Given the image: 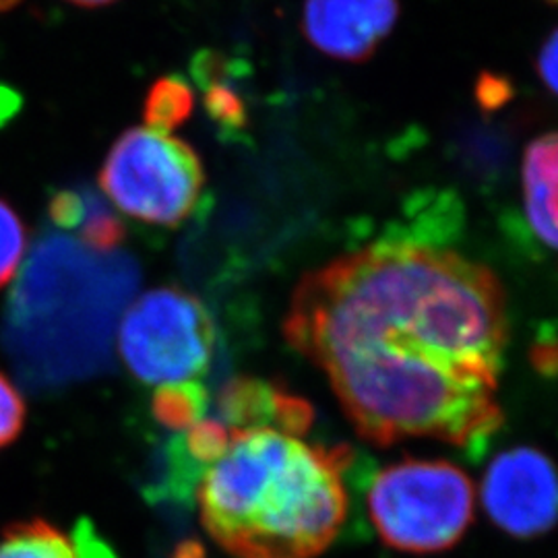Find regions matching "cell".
Returning <instances> with one entry per match:
<instances>
[{
	"label": "cell",
	"mask_w": 558,
	"mask_h": 558,
	"mask_svg": "<svg viewBox=\"0 0 558 558\" xmlns=\"http://www.w3.org/2000/svg\"><path fill=\"white\" fill-rule=\"evenodd\" d=\"M507 300L482 263L379 240L300 279L283 333L331 383L362 439L482 453L502 426Z\"/></svg>",
	"instance_id": "1"
},
{
	"label": "cell",
	"mask_w": 558,
	"mask_h": 558,
	"mask_svg": "<svg viewBox=\"0 0 558 558\" xmlns=\"http://www.w3.org/2000/svg\"><path fill=\"white\" fill-rule=\"evenodd\" d=\"M345 445L319 447L274 428H230L226 453L197 484L201 521L239 558H313L348 513Z\"/></svg>",
	"instance_id": "2"
},
{
	"label": "cell",
	"mask_w": 558,
	"mask_h": 558,
	"mask_svg": "<svg viewBox=\"0 0 558 558\" xmlns=\"http://www.w3.org/2000/svg\"><path fill=\"white\" fill-rule=\"evenodd\" d=\"M366 502L389 548L433 555L463 538L474 519L476 490L470 476L449 461L408 458L380 470Z\"/></svg>",
	"instance_id": "3"
},
{
	"label": "cell",
	"mask_w": 558,
	"mask_h": 558,
	"mask_svg": "<svg viewBox=\"0 0 558 558\" xmlns=\"http://www.w3.org/2000/svg\"><path fill=\"white\" fill-rule=\"evenodd\" d=\"M203 184L197 151L149 126L124 131L100 170L101 191L122 214L168 228L193 214Z\"/></svg>",
	"instance_id": "4"
},
{
	"label": "cell",
	"mask_w": 558,
	"mask_h": 558,
	"mask_svg": "<svg viewBox=\"0 0 558 558\" xmlns=\"http://www.w3.org/2000/svg\"><path fill=\"white\" fill-rule=\"evenodd\" d=\"M119 352L129 371L143 383L193 380L207 371L214 354V323L193 294L156 288L122 315Z\"/></svg>",
	"instance_id": "5"
},
{
	"label": "cell",
	"mask_w": 558,
	"mask_h": 558,
	"mask_svg": "<svg viewBox=\"0 0 558 558\" xmlns=\"http://www.w3.org/2000/svg\"><path fill=\"white\" fill-rule=\"evenodd\" d=\"M480 499L488 518L505 534L538 538L557 519L555 465L532 447L505 451L488 465Z\"/></svg>",
	"instance_id": "6"
},
{
	"label": "cell",
	"mask_w": 558,
	"mask_h": 558,
	"mask_svg": "<svg viewBox=\"0 0 558 558\" xmlns=\"http://www.w3.org/2000/svg\"><path fill=\"white\" fill-rule=\"evenodd\" d=\"M399 17V0H304L302 32L323 54L345 62L371 59Z\"/></svg>",
	"instance_id": "7"
},
{
	"label": "cell",
	"mask_w": 558,
	"mask_h": 558,
	"mask_svg": "<svg viewBox=\"0 0 558 558\" xmlns=\"http://www.w3.org/2000/svg\"><path fill=\"white\" fill-rule=\"evenodd\" d=\"M0 558H114L112 550L96 538L87 523H81L75 536H64L44 519L20 521L0 536Z\"/></svg>",
	"instance_id": "8"
},
{
	"label": "cell",
	"mask_w": 558,
	"mask_h": 558,
	"mask_svg": "<svg viewBox=\"0 0 558 558\" xmlns=\"http://www.w3.org/2000/svg\"><path fill=\"white\" fill-rule=\"evenodd\" d=\"M557 163L555 133L532 141L523 156V195L527 223L548 248L557 246Z\"/></svg>",
	"instance_id": "9"
},
{
	"label": "cell",
	"mask_w": 558,
	"mask_h": 558,
	"mask_svg": "<svg viewBox=\"0 0 558 558\" xmlns=\"http://www.w3.org/2000/svg\"><path fill=\"white\" fill-rule=\"evenodd\" d=\"M286 391L259 379L230 380L218 399V412L223 424L239 430L246 428H274L278 408Z\"/></svg>",
	"instance_id": "10"
},
{
	"label": "cell",
	"mask_w": 558,
	"mask_h": 558,
	"mask_svg": "<svg viewBox=\"0 0 558 558\" xmlns=\"http://www.w3.org/2000/svg\"><path fill=\"white\" fill-rule=\"evenodd\" d=\"M195 108L193 87L177 75L156 81L145 98V126L170 133L191 119Z\"/></svg>",
	"instance_id": "11"
},
{
	"label": "cell",
	"mask_w": 558,
	"mask_h": 558,
	"mask_svg": "<svg viewBox=\"0 0 558 558\" xmlns=\"http://www.w3.org/2000/svg\"><path fill=\"white\" fill-rule=\"evenodd\" d=\"M209 405L205 387L195 380L161 385L154 396L151 412L161 426L170 430H189L203 420Z\"/></svg>",
	"instance_id": "12"
},
{
	"label": "cell",
	"mask_w": 558,
	"mask_h": 558,
	"mask_svg": "<svg viewBox=\"0 0 558 558\" xmlns=\"http://www.w3.org/2000/svg\"><path fill=\"white\" fill-rule=\"evenodd\" d=\"M223 77L201 85L205 89L203 104H205L209 119L214 120V124L220 126L221 133L228 137H234V135H240L248 124L246 104L242 100L239 92L234 87H230Z\"/></svg>",
	"instance_id": "13"
},
{
	"label": "cell",
	"mask_w": 558,
	"mask_h": 558,
	"mask_svg": "<svg viewBox=\"0 0 558 558\" xmlns=\"http://www.w3.org/2000/svg\"><path fill=\"white\" fill-rule=\"evenodd\" d=\"M81 244L94 253H112L126 236L122 221L108 211V207L96 195L87 193V211L81 221Z\"/></svg>",
	"instance_id": "14"
},
{
	"label": "cell",
	"mask_w": 558,
	"mask_h": 558,
	"mask_svg": "<svg viewBox=\"0 0 558 558\" xmlns=\"http://www.w3.org/2000/svg\"><path fill=\"white\" fill-rule=\"evenodd\" d=\"M27 248V230L17 211L0 199V288L17 276Z\"/></svg>",
	"instance_id": "15"
},
{
	"label": "cell",
	"mask_w": 558,
	"mask_h": 558,
	"mask_svg": "<svg viewBox=\"0 0 558 558\" xmlns=\"http://www.w3.org/2000/svg\"><path fill=\"white\" fill-rule=\"evenodd\" d=\"M184 433L182 451L201 468L218 461L230 445V428L220 420H201Z\"/></svg>",
	"instance_id": "16"
},
{
	"label": "cell",
	"mask_w": 558,
	"mask_h": 558,
	"mask_svg": "<svg viewBox=\"0 0 558 558\" xmlns=\"http://www.w3.org/2000/svg\"><path fill=\"white\" fill-rule=\"evenodd\" d=\"M25 424V401L20 389L0 373V449L17 439Z\"/></svg>",
	"instance_id": "17"
},
{
	"label": "cell",
	"mask_w": 558,
	"mask_h": 558,
	"mask_svg": "<svg viewBox=\"0 0 558 558\" xmlns=\"http://www.w3.org/2000/svg\"><path fill=\"white\" fill-rule=\"evenodd\" d=\"M87 211V193L60 191L50 199V220L64 230H80Z\"/></svg>",
	"instance_id": "18"
},
{
	"label": "cell",
	"mask_w": 558,
	"mask_h": 558,
	"mask_svg": "<svg viewBox=\"0 0 558 558\" xmlns=\"http://www.w3.org/2000/svg\"><path fill=\"white\" fill-rule=\"evenodd\" d=\"M513 98V85L511 81L495 73H482L476 83V101L480 108L486 112H495L502 106H507Z\"/></svg>",
	"instance_id": "19"
},
{
	"label": "cell",
	"mask_w": 558,
	"mask_h": 558,
	"mask_svg": "<svg viewBox=\"0 0 558 558\" xmlns=\"http://www.w3.org/2000/svg\"><path fill=\"white\" fill-rule=\"evenodd\" d=\"M558 41L557 34L553 32L550 38L542 46L538 54V75L539 80L546 83L548 92L555 94L557 92V62H558Z\"/></svg>",
	"instance_id": "20"
},
{
	"label": "cell",
	"mask_w": 558,
	"mask_h": 558,
	"mask_svg": "<svg viewBox=\"0 0 558 558\" xmlns=\"http://www.w3.org/2000/svg\"><path fill=\"white\" fill-rule=\"evenodd\" d=\"M532 362H534L536 371L542 373L544 377L555 375V371H557V343H555L553 333L548 338L536 341V345L532 348Z\"/></svg>",
	"instance_id": "21"
},
{
	"label": "cell",
	"mask_w": 558,
	"mask_h": 558,
	"mask_svg": "<svg viewBox=\"0 0 558 558\" xmlns=\"http://www.w3.org/2000/svg\"><path fill=\"white\" fill-rule=\"evenodd\" d=\"M179 558H203V548L197 542H186L179 548Z\"/></svg>",
	"instance_id": "22"
},
{
	"label": "cell",
	"mask_w": 558,
	"mask_h": 558,
	"mask_svg": "<svg viewBox=\"0 0 558 558\" xmlns=\"http://www.w3.org/2000/svg\"><path fill=\"white\" fill-rule=\"evenodd\" d=\"M66 2L77 4V7H83V9H98V7L112 4V2H117V0H66Z\"/></svg>",
	"instance_id": "23"
},
{
	"label": "cell",
	"mask_w": 558,
	"mask_h": 558,
	"mask_svg": "<svg viewBox=\"0 0 558 558\" xmlns=\"http://www.w3.org/2000/svg\"><path fill=\"white\" fill-rule=\"evenodd\" d=\"M20 0H0V11H7V9H13Z\"/></svg>",
	"instance_id": "24"
},
{
	"label": "cell",
	"mask_w": 558,
	"mask_h": 558,
	"mask_svg": "<svg viewBox=\"0 0 558 558\" xmlns=\"http://www.w3.org/2000/svg\"><path fill=\"white\" fill-rule=\"evenodd\" d=\"M548 2H550V4H555V2H557V0H548Z\"/></svg>",
	"instance_id": "25"
}]
</instances>
